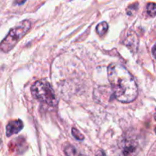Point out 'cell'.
Segmentation results:
<instances>
[{
  "label": "cell",
  "instance_id": "cell-1",
  "mask_svg": "<svg viewBox=\"0 0 156 156\" xmlns=\"http://www.w3.org/2000/svg\"><path fill=\"white\" fill-rule=\"evenodd\" d=\"M108 80L114 96L121 102H131L138 96V87L133 76L120 64L113 63L108 68Z\"/></svg>",
  "mask_w": 156,
  "mask_h": 156
},
{
  "label": "cell",
  "instance_id": "cell-2",
  "mask_svg": "<svg viewBox=\"0 0 156 156\" xmlns=\"http://www.w3.org/2000/svg\"><path fill=\"white\" fill-rule=\"evenodd\" d=\"M31 27V23L28 20H24L20 22L18 25L12 28L7 36L0 43V50L7 53L10 51L18 41L24 38V35L29 32Z\"/></svg>",
  "mask_w": 156,
  "mask_h": 156
},
{
  "label": "cell",
  "instance_id": "cell-3",
  "mask_svg": "<svg viewBox=\"0 0 156 156\" xmlns=\"http://www.w3.org/2000/svg\"><path fill=\"white\" fill-rule=\"evenodd\" d=\"M31 93L34 97L41 102L54 106L56 103V95L50 83L45 80H40L31 86Z\"/></svg>",
  "mask_w": 156,
  "mask_h": 156
},
{
  "label": "cell",
  "instance_id": "cell-4",
  "mask_svg": "<svg viewBox=\"0 0 156 156\" xmlns=\"http://www.w3.org/2000/svg\"><path fill=\"white\" fill-rule=\"evenodd\" d=\"M139 151V145L136 141L126 139L121 144V152L123 156H136Z\"/></svg>",
  "mask_w": 156,
  "mask_h": 156
},
{
  "label": "cell",
  "instance_id": "cell-5",
  "mask_svg": "<svg viewBox=\"0 0 156 156\" xmlns=\"http://www.w3.org/2000/svg\"><path fill=\"white\" fill-rule=\"evenodd\" d=\"M24 127L22 121L18 119V120H12L8 123L6 126V136L10 137L12 135L17 134Z\"/></svg>",
  "mask_w": 156,
  "mask_h": 156
},
{
  "label": "cell",
  "instance_id": "cell-6",
  "mask_svg": "<svg viewBox=\"0 0 156 156\" xmlns=\"http://www.w3.org/2000/svg\"><path fill=\"white\" fill-rule=\"evenodd\" d=\"M108 30V24L106 21H103V22L99 23L96 27V32L100 36L105 35L106 32Z\"/></svg>",
  "mask_w": 156,
  "mask_h": 156
},
{
  "label": "cell",
  "instance_id": "cell-7",
  "mask_svg": "<svg viewBox=\"0 0 156 156\" xmlns=\"http://www.w3.org/2000/svg\"><path fill=\"white\" fill-rule=\"evenodd\" d=\"M64 152L66 156H79V152L74 146L68 145L64 148Z\"/></svg>",
  "mask_w": 156,
  "mask_h": 156
},
{
  "label": "cell",
  "instance_id": "cell-8",
  "mask_svg": "<svg viewBox=\"0 0 156 156\" xmlns=\"http://www.w3.org/2000/svg\"><path fill=\"white\" fill-rule=\"evenodd\" d=\"M147 13L151 17H155L156 16V4L153 2H150L147 5Z\"/></svg>",
  "mask_w": 156,
  "mask_h": 156
},
{
  "label": "cell",
  "instance_id": "cell-9",
  "mask_svg": "<svg viewBox=\"0 0 156 156\" xmlns=\"http://www.w3.org/2000/svg\"><path fill=\"white\" fill-rule=\"evenodd\" d=\"M138 6L139 5L137 2L130 5V6L127 8V9H126V13H127L129 15H134V14L136 12L137 9H138Z\"/></svg>",
  "mask_w": 156,
  "mask_h": 156
},
{
  "label": "cell",
  "instance_id": "cell-10",
  "mask_svg": "<svg viewBox=\"0 0 156 156\" xmlns=\"http://www.w3.org/2000/svg\"><path fill=\"white\" fill-rule=\"evenodd\" d=\"M72 134H73V137L75 138L77 140H80L82 141L84 139H85V136L80 132L78 129H76V128H72Z\"/></svg>",
  "mask_w": 156,
  "mask_h": 156
},
{
  "label": "cell",
  "instance_id": "cell-11",
  "mask_svg": "<svg viewBox=\"0 0 156 156\" xmlns=\"http://www.w3.org/2000/svg\"><path fill=\"white\" fill-rule=\"evenodd\" d=\"M95 156H106V154L104 151L102 150H99L97 153H96V155Z\"/></svg>",
  "mask_w": 156,
  "mask_h": 156
},
{
  "label": "cell",
  "instance_id": "cell-12",
  "mask_svg": "<svg viewBox=\"0 0 156 156\" xmlns=\"http://www.w3.org/2000/svg\"><path fill=\"white\" fill-rule=\"evenodd\" d=\"M26 2V0H15V3L18 5H22Z\"/></svg>",
  "mask_w": 156,
  "mask_h": 156
},
{
  "label": "cell",
  "instance_id": "cell-13",
  "mask_svg": "<svg viewBox=\"0 0 156 156\" xmlns=\"http://www.w3.org/2000/svg\"><path fill=\"white\" fill-rule=\"evenodd\" d=\"M152 54H153L154 58H155L156 59V44L153 46V47H152Z\"/></svg>",
  "mask_w": 156,
  "mask_h": 156
},
{
  "label": "cell",
  "instance_id": "cell-14",
  "mask_svg": "<svg viewBox=\"0 0 156 156\" xmlns=\"http://www.w3.org/2000/svg\"><path fill=\"white\" fill-rule=\"evenodd\" d=\"M154 118H155V121H156V113H155V116H154Z\"/></svg>",
  "mask_w": 156,
  "mask_h": 156
},
{
  "label": "cell",
  "instance_id": "cell-15",
  "mask_svg": "<svg viewBox=\"0 0 156 156\" xmlns=\"http://www.w3.org/2000/svg\"><path fill=\"white\" fill-rule=\"evenodd\" d=\"M155 133H156V127H155Z\"/></svg>",
  "mask_w": 156,
  "mask_h": 156
}]
</instances>
